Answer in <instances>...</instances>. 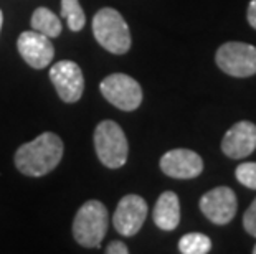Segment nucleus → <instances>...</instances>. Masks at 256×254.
I'll return each instance as SVG.
<instances>
[{"label":"nucleus","instance_id":"obj_17","mask_svg":"<svg viewBox=\"0 0 256 254\" xmlns=\"http://www.w3.org/2000/svg\"><path fill=\"white\" fill-rule=\"evenodd\" d=\"M236 180L250 190H256V162H243L235 170Z\"/></svg>","mask_w":256,"mask_h":254},{"label":"nucleus","instance_id":"obj_8","mask_svg":"<svg viewBox=\"0 0 256 254\" xmlns=\"http://www.w3.org/2000/svg\"><path fill=\"white\" fill-rule=\"evenodd\" d=\"M200 212L215 225H228L235 218L238 200L230 187H215L200 198Z\"/></svg>","mask_w":256,"mask_h":254},{"label":"nucleus","instance_id":"obj_2","mask_svg":"<svg viewBox=\"0 0 256 254\" xmlns=\"http://www.w3.org/2000/svg\"><path fill=\"white\" fill-rule=\"evenodd\" d=\"M92 33L100 45L114 55H124L130 50V31L126 20L118 10L104 7L92 18Z\"/></svg>","mask_w":256,"mask_h":254},{"label":"nucleus","instance_id":"obj_15","mask_svg":"<svg viewBox=\"0 0 256 254\" xmlns=\"http://www.w3.org/2000/svg\"><path fill=\"white\" fill-rule=\"evenodd\" d=\"M212 250V240L202 233L184 235L178 241V251L182 254H206Z\"/></svg>","mask_w":256,"mask_h":254},{"label":"nucleus","instance_id":"obj_6","mask_svg":"<svg viewBox=\"0 0 256 254\" xmlns=\"http://www.w3.org/2000/svg\"><path fill=\"white\" fill-rule=\"evenodd\" d=\"M101 94L121 111H136L142 102V88L134 78L124 73L106 76L100 84Z\"/></svg>","mask_w":256,"mask_h":254},{"label":"nucleus","instance_id":"obj_22","mask_svg":"<svg viewBox=\"0 0 256 254\" xmlns=\"http://www.w3.org/2000/svg\"><path fill=\"white\" fill-rule=\"evenodd\" d=\"M253 254H256V245H254V248H253Z\"/></svg>","mask_w":256,"mask_h":254},{"label":"nucleus","instance_id":"obj_4","mask_svg":"<svg viewBox=\"0 0 256 254\" xmlns=\"http://www.w3.org/2000/svg\"><path fill=\"white\" fill-rule=\"evenodd\" d=\"M94 149L98 159L108 169H121L128 162L129 144L118 122L102 121L94 131Z\"/></svg>","mask_w":256,"mask_h":254},{"label":"nucleus","instance_id":"obj_11","mask_svg":"<svg viewBox=\"0 0 256 254\" xmlns=\"http://www.w3.org/2000/svg\"><path fill=\"white\" fill-rule=\"evenodd\" d=\"M17 48L20 56L25 59V63L35 69L46 68L55 56V48H53L50 38L35 30L20 33Z\"/></svg>","mask_w":256,"mask_h":254},{"label":"nucleus","instance_id":"obj_12","mask_svg":"<svg viewBox=\"0 0 256 254\" xmlns=\"http://www.w3.org/2000/svg\"><path fill=\"white\" fill-rule=\"evenodd\" d=\"M256 149V126L250 121H240L228 129L222 140V152L230 159H246Z\"/></svg>","mask_w":256,"mask_h":254},{"label":"nucleus","instance_id":"obj_18","mask_svg":"<svg viewBox=\"0 0 256 254\" xmlns=\"http://www.w3.org/2000/svg\"><path fill=\"white\" fill-rule=\"evenodd\" d=\"M243 228L248 235L256 238V198L248 207V210L243 215Z\"/></svg>","mask_w":256,"mask_h":254},{"label":"nucleus","instance_id":"obj_7","mask_svg":"<svg viewBox=\"0 0 256 254\" xmlns=\"http://www.w3.org/2000/svg\"><path fill=\"white\" fill-rule=\"evenodd\" d=\"M50 79L56 88L60 99L64 102H78L84 91V76L74 61L63 59L52 66Z\"/></svg>","mask_w":256,"mask_h":254},{"label":"nucleus","instance_id":"obj_10","mask_svg":"<svg viewBox=\"0 0 256 254\" xmlns=\"http://www.w3.org/2000/svg\"><path fill=\"white\" fill-rule=\"evenodd\" d=\"M160 170L167 177L177 180H190L197 178L204 172V160L202 157L188 149H174L168 150L159 162Z\"/></svg>","mask_w":256,"mask_h":254},{"label":"nucleus","instance_id":"obj_9","mask_svg":"<svg viewBox=\"0 0 256 254\" xmlns=\"http://www.w3.org/2000/svg\"><path fill=\"white\" fill-rule=\"evenodd\" d=\"M147 218V203L139 195H126L118 203L116 212L112 216V225L119 235L122 236H134L142 228Z\"/></svg>","mask_w":256,"mask_h":254},{"label":"nucleus","instance_id":"obj_21","mask_svg":"<svg viewBox=\"0 0 256 254\" xmlns=\"http://www.w3.org/2000/svg\"><path fill=\"white\" fill-rule=\"evenodd\" d=\"M2 23H4V15H2V10H0V30H2Z\"/></svg>","mask_w":256,"mask_h":254},{"label":"nucleus","instance_id":"obj_16","mask_svg":"<svg viewBox=\"0 0 256 254\" xmlns=\"http://www.w3.org/2000/svg\"><path fill=\"white\" fill-rule=\"evenodd\" d=\"M62 17L66 18L68 28L72 31L83 30L86 23V15L78 0H62Z\"/></svg>","mask_w":256,"mask_h":254},{"label":"nucleus","instance_id":"obj_20","mask_svg":"<svg viewBox=\"0 0 256 254\" xmlns=\"http://www.w3.org/2000/svg\"><path fill=\"white\" fill-rule=\"evenodd\" d=\"M246 18H248V23L256 30V0H252V2H250L248 12H246Z\"/></svg>","mask_w":256,"mask_h":254},{"label":"nucleus","instance_id":"obj_13","mask_svg":"<svg viewBox=\"0 0 256 254\" xmlns=\"http://www.w3.org/2000/svg\"><path fill=\"white\" fill-rule=\"evenodd\" d=\"M154 223L162 231H174L180 223V202L174 192H164L154 207Z\"/></svg>","mask_w":256,"mask_h":254},{"label":"nucleus","instance_id":"obj_5","mask_svg":"<svg viewBox=\"0 0 256 254\" xmlns=\"http://www.w3.org/2000/svg\"><path fill=\"white\" fill-rule=\"evenodd\" d=\"M216 66L233 78L256 74V46L243 41H228L216 50Z\"/></svg>","mask_w":256,"mask_h":254},{"label":"nucleus","instance_id":"obj_19","mask_svg":"<svg viewBox=\"0 0 256 254\" xmlns=\"http://www.w3.org/2000/svg\"><path fill=\"white\" fill-rule=\"evenodd\" d=\"M108 254H128L129 250L122 241H111L106 248Z\"/></svg>","mask_w":256,"mask_h":254},{"label":"nucleus","instance_id":"obj_3","mask_svg":"<svg viewBox=\"0 0 256 254\" xmlns=\"http://www.w3.org/2000/svg\"><path fill=\"white\" fill-rule=\"evenodd\" d=\"M110 216L108 210L98 200H90L78 210L73 221V236L78 245L84 248H98L108 231Z\"/></svg>","mask_w":256,"mask_h":254},{"label":"nucleus","instance_id":"obj_14","mask_svg":"<svg viewBox=\"0 0 256 254\" xmlns=\"http://www.w3.org/2000/svg\"><path fill=\"white\" fill-rule=\"evenodd\" d=\"M32 28L38 33H43L48 38H55L62 33V21L52 10L46 7H38L32 15Z\"/></svg>","mask_w":256,"mask_h":254},{"label":"nucleus","instance_id":"obj_1","mask_svg":"<svg viewBox=\"0 0 256 254\" xmlns=\"http://www.w3.org/2000/svg\"><path fill=\"white\" fill-rule=\"evenodd\" d=\"M63 140L56 134L43 132L17 149L15 165L26 177H43L56 169L63 157Z\"/></svg>","mask_w":256,"mask_h":254}]
</instances>
